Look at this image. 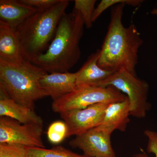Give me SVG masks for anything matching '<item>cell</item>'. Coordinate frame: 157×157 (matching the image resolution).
<instances>
[{
  "label": "cell",
  "instance_id": "cell-1",
  "mask_svg": "<svg viewBox=\"0 0 157 157\" xmlns=\"http://www.w3.org/2000/svg\"><path fill=\"white\" fill-rule=\"evenodd\" d=\"M125 5L118 4L111 9L110 21L100 49L98 65L104 70L114 72L124 70L137 76L138 52L143 40L135 25L125 27L123 24Z\"/></svg>",
  "mask_w": 157,
  "mask_h": 157
},
{
  "label": "cell",
  "instance_id": "cell-2",
  "mask_svg": "<svg viewBox=\"0 0 157 157\" xmlns=\"http://www.w3.org/2000/svg\"><path fill=\"white\" fill-rule=\"evenodd\" d=\"M84 25L82 16L77 10L73 9L70 13H65L47 50L32 63L48 73L69 72L80 59L79 42Z\"/></svg>",
  "mask_w": 157,
  "mask_h": 157
},
{
  "label": "cell",
  "instance_id": "cell-3",
  "mask_svg": "<svg viewBox=\"0 0 157 157\" xmlns=\"http://www.w3.org/2000/svg\"><path fill=\"white\" fill-rule=\"evenodd\" d=\"M69 3L60 0L48 9L39 10L15 29L24 59L32 62L46 51Z\"/></svg>",
  "mask_w": 157,
  "mask_h": 157
},
{
  "label": "cell",
  "instance_id": "cell-4",
  "mask_svg": "<svg viewBox=\"0 0 157 157\" xmlns=\"http://www.w3.org/2000/svg\"><path fill=\"white\" fill-rule=\"evenodd\" d=\"M47 73L26 60L14 64L0 59V87L9 98L34 110L36 101L48 97L40 83Z\"/></svg>",
  "mask_w": 157,
  "mask_h": 157
},
{
  "label": "cell",
  "instance_id": "cell-5",
  "mask_svg": "<svg viewBox=\"0 0 157 157\" xmlns=\"http://www.w3.org/2000/svg\"><path fill=\"white\" fill-rule=\"evenodd\" d=\"M126 96L112 86H79L72 92L54 101V112L61 113L73 109H82L99 103L110 104L124 101Z\"/></svg>",
  "mask_w": 157,
  "mask_h": 157
},
{
  "label": "cell",
  "instance_id": "cell-6",
  "mask_svg": "<svg viewBox=\"0 0 157 157\" xmlns=\"http://www.w3.org/2000/svg\"><path fill=\"white\" fill-rule=\"evenodd\" d=\"M112 86L128 97L130 102V115L143 118L151 106L147 101L149 86L146 81L124 70L114 72L95 86Z\"/></svg>",
  "mask_w": 157,
  "mask_h": 157
},
{
  "label": "cell",
  "instance_id": "cell-7",
  "mask_svg": "<svg viewBox=\"0 0 157 157\" xmlns=\"http://www.w3.org/2000/svg\"><path fill=\"white\" fill-rule=\"evenodd\" d=\"M43 124H23L11 118L0 117V143L45 148L42 139Z\"/></svg>",
  "mask_w": 157,
  "mask_h": 157
},
{
  "label": "cell",
  "instance_id": "cell-8",
  "mask_svg": "<svg viewBox=\"0 0 157 157\" xmlns=\"http://www.w3.org/2000/svg\"><path fill=\"white\" fill-rule=\"evenodd\" d=\"M109 104L99 103L82 109H73L60 113L67 127V137L83 134L99 126Z\"/></svg>",
  "mask_w": 157,
  "mask_h": 157
},
{
  "label": "cell",
  "instance_id": "cell-9",
  "mask_svg": "<svg viewBox=\"0 0 157 157\" xmlns=\"http://www.w3.org/2000/svg\"><path fill=\"white\" fill-rule=\"evenodd\" d=\"M112 133L98 126L76 136L70 146L79 149L89 157H116L111 142Z\"/></svg>",
  "mask_w": 157,
  "mask_h": 157
},
{
  "label": "cell",
  "instance_id": "cell-10",
  "mask_svg": "<svg viewBox=\"0 0 157 157\" xmlns=\"http://www.w3.org/2000/svg\"><path fill=\"white\" fill-rule=\"evenodd\" d=\"M40 85L53 101L77 88L76 73H46L40 79Z\"/></svg>",
  "mask_w": 157,
  "mask_h": 157
},
{
  "label": "cell",
  "instance_id": "cell-11",
  "mask_svg": "<svg viewBox=\"0 0 157 157\" xmlns=\"http://www.w3.org/2000/svg\"><path fill=\"white\" fill-rule=\"evenodd\" d=\"M0 59L20 64L25 60L16 30L0 21Z\"/></svg>",
  "mask_w": 157,
  "mask_h": 157
},
{
  "label": "cell",
  "instance_id": "cell-12",
  "mask_svg": "<svg viewBox=\"0 0 157 157\" xmlns=\"http://www.w3.org/2000/svg\"><path fill=\"white\" fill-rule=\"evenodd\" d=\"M131 112L130 102L126 96L120 102L109 104L105 110L102 123L99 127L111 133L115 130L125 132L130 122Z\"/></svg>",
  "mask_w": 157,
  "mask_h": 157
},
{
  "label": "cell",
  "instance_id": "cell-13",
  "mask_svg": "<svg viewBox=\"0 0 157 157\" xmlns=\"http://www.w3.org/2000/svg\"><path fill=\"white\" fill-rule=\"evenodd\" d=\"M100 54V49H98L91 54L82 67L76 72L77 87L84 86H95L114 73L102 69L98 66Z\"/></svg>",
  "mask_w": 157,
  "mask_h": 157
},
{
  "label": "cell",
  "instance_id": "cell-14",
  "mask_svg": "<svg viewBox=\"0 0 157 157\" xmlns=\"http://www.w3.org/2000/svg\"><path fill=\"white\" fill-rule=\"evenodd\" d=\"M38 11L20 2L19 0H1L0 21L15 29Z\"/></svg>",
  "mask_w": 157,
  "mask_h": 157
},
{
  "label": "cell",
  "instance_id": "cell-15",
  "mask_svg": "<svg viewBox=\"0 0 157 157\" xmlns=\"http://www.w3.org/2000/svg\"><path fill=\"white\" fill-rule=\"evenodd\" d=\"M0 117L11 118L23 124H43L42 118L33 109L18 104L10 98L0 100Z\"/></svg>",
  "mask_w": 157,
  "mask_h": 157
},
{
  "label": "cell",
  "instance_id": "cell-16",
  "mask_svg": "<svg viewBox=\"0 0 157 157\" xmlns=\"http://www.w3.org/2000/svg\"><path fill=\"white\" fill-rule=\"evenodd\" d=\"M27 157H89L77 154L63 147H55L50 149L28 147Z\"/></svg>",
  "mask_w": 157,
  "mask_h": 157
},
{
  "label": "cell",
  "instance_id": "cell-17",
  "mask_svg": "<svg viewBox=\"0 0 157 157\" xmlns=\"http://www.w3.org/2000/svg\"><path fill=\"white\" fill-rule=\"evenodd\" d=\"M96 2V0L74 1L73 9H76L80 12L84 21L85 26L88 29L91 28L93 26L92 19Z\"/></svg>",
  "mask_w": 157,
  "mask_h": 157
},
{
  "label": "cell",
  "instance_id": "cell-18",
  "mask_svg": "<svg viewBox=\"0 0 157 157\" xmlns=\"http://www.w3.org/2000/svg\"><path fill=\"white\" fill-rule=\"evenodd\" d=\"M67 134V127L64 121H56L52 123L47 131V137L51 143L58 144L65 138Z\"/></svg>",
  "mask_w": 157,
  "mask_h": 157
},
{
  "label": "cell",
  "instance_id": "cell-19",
  "mask_svg": "<svg viewBox=\"0 0 157 157\" xmlns=\"http://www.w3.org/2000/svg\"><path fill=\"white\" fill-rule=\"evenodd\" d=\"M143 1L141 0H102L95 9L93 13V23L95 22L105 10L118 4L124 3L126 5L136 7L140 5Z\"/></svg>",
  "mask_w": 157,
  "mask_h": 157
},
{
  "label": "cell",
  "instance_id": "cell-20",
  "mask_svg": "<svg viewBox=\"0 0 157 157\" xmlns=\"http://www.w3.org/2000/svg\"><path fill=\"white\" fill-rule=\"evenodd\" d=\"M28 149L20 144L0 143V157H27Z\"/></svg>",
  "mask_w": 157,
  "mask_h": 157
},
{
  "label": "cell",
  "instance_id": "cell-21",
  "mask_svg": "<svg viewBox=\"0 0 157 157\" xmlns=\"http://www.w3.org/2000/svg\"><path fill=\"white\" fill-rule=\"evenodd\" d=\"M144 134L148 139L147 151L148 153H152L157 157V132L150 130L144 131ZM134 157H148L144 153H139L135 155Z\"/></svg>",
  "mask_w": 157,
  "mask_h": 157
},
{
  "label": "cell",
  "instance_id": "cell-22",
  "mask_svg": "<svg viewBox=\"0 0 157 157\" xmlns=\"http://www.w3.org/2000/svg\"><path fill=\"white\" fill-rule=\"evenodd\" d=\"M20 2L39 10H45L56 5L60 0H19Z\"/></svg>",
  "mask_w": 157,
  "mask_h": 157
},
{
  "label": "cell",
  "instance_id": "cell-23",
  "mask_svg": "<svg viewBox=\"0 0 157 157\" xmlns=\"http://www.w3.org/2000/svg\"><path fill=\"white\" fill-rule=\"evenodd\" d=\"M151 14L153 15H157V9H153L151 11Z\"/></svg>",
  "mask_w": 157,
  "mask_h": 157
}]
</instances>
